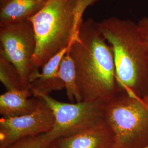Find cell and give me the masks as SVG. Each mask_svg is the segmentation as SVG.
<instances>
[{"label": "cell", "mask_w": 148, "mask_h": 148, "mask_svg": "<svg viewBox=\"0 0 148 148\" xmlns=\"http://www.w3.org/2000/svg\"><path fill=\"white\" fill-rule=\"evenodd\" d=\"M99 26L111 46L117 78L124 92L143 97L148 95V47L137 23L110 17Z\"/></svg>", "instance_id": "obj_2"}, {"label": "cell", "mask_w": 148, "mask_h": 148, "mask_svg": "<svg viewBox=\"0 0 148 148\" xmlns=\"http://www.w3.org/2000/svg\"><path fill=\"white\" fill-rule=\"evenodd\" d=\"M43 101L33 97L31 88L6 90L0 95V114L5 118L25 115L36 111Z\"/></svg>", "instance_id": "obj_9"}, {"label": "cell", "mask_w": 148, "mask_h": 148, "mask_svg": "<svg viewBox=\"0 0 148 148\" xmlns=\"http://www.w3.org/2000/svg\"><path fill=\"white\" fill-rule=\"evenodd\" d=\"M103 109L104 120L115 135L113 148L148 146V95L137 97L123 92Z\"/></svg>", "instance_id": "obj_4"}, {"label": "cell", "mask_w": 148, "mask_h": 148, "mask_svg": "<svg viewBox=\"0 0 148 148\" xmlns=\"http://www.w3.org/2000/svg\"><path fill=\"white\" fill-rule=\"evenodd\" d=\"M38 98L45 101L54 116V123L51 131L40 135L45 146L60 138L79 132L104 120V103L86 101L67 103L57 101L49 95H41Z\"/></svg>", "instance_id": "obj_5"}, {"label": "cell", "mask_w": 148, "mask_h": 148, "mask_svg": "<svg viewBox=\"0 0 148 148\" xmlns=\"http://www.w3.org/2000/svg\"><path fill=\"white\" fill-rule=\"evenodd\" d=\"M48 0H6L1 4L0 26L28 20Z\"/></svg>", "instance_id": "obj_10"}, {"label": "cell", "mask_w": 148, "mask_h": 148, "mask_svg": "<svg viewBox=\"0 0 148 148\" xmlns=\"http://www.w3.org/2000/svg\"><path fill=\"white\" fill-rule=\"evenodd\" d=\"M69 52L82 101L105 103L124 92L117 78L112 48L98 22L92 18L83 21Z\"/></svg>", "instance_id": "obj_1"}, {"label": "cell", "mask_w": 148, "mask_h": 148, "mask_svg": "<svg viewBox=\"0 0 148 148\" xmlns=\"http://www.w3.org/2000/svg\"><path fill=\"white\" fill-rule=\"evenodd\" d=\"M45 148H57V147L54 145V144L53 143H50L49 144L47 145L45 147Z\"/></svg>", "instance_id": "obj_16"}, {"label": "cell", "mask_w": 148, "mask_h": 148, "mask_svg": "<svg viewBox=\"0 0 148 148\" xmlns=\"http://www.w3.org/2000/svg\"><path fill=\"white\" fill-rule=\"evenodd\" d=\"M0 81L7 90L23 88L16 69L2 56H0Z\"/></svg>", "instance_id": "obj_13"}, {"label": "cell", "mask_w": 148, "mask_h": 148, "mask_svg": "<svg viewBox=\"0 0 148 148\" xmlns=\"http://www.w3.org/2000/svg\"><path fill=\"white\" fill-rule=\"evenodd\" d=\"M56 77L63 81L70 101L79 103L82 101L76 82L75 63L69 52L63 59Z\"/></svg>", "instance_id": "obj_11"}, {"label": "cell", "mask_w": 148, "mask_h": 148, "mask_svg": "<svg viewBox=\"0 0 148 148\" xmlns=\"http://www.w3.org/2000/svg\"><path fill=\"white\" fill-rule=\"evenodd\" d=\"M71 44L49 59L42 67V72L39 71L31 75L30 77V85L36 79L45 80L56 77L63 59L69 52Z\"/></svg>", "instance_id": "obj_12"}, {"label": "cell", "mask_w": 148, "mask_h": 148, "mask_svg": "<svg viewBox=\"0 0 148 148\" xmlns=\"http://www.w3.org/2000/svg\"><path fill=\"white\" fill-rule=\"evenodd\" d=\"M40 136L24 138L5 148H45Z\"/></svg>", "instance_id": "obj_14"}, {"label": "cell", "mask_w": 148, "mask_h": 148, "mask_svg": "<svg viewBox=\"0 0 148 148\" xmlns=\"http://www.w3.org/2000/svg\"><path fill=\"white\" fill-rule=\"evenodd\" d=\"M99 0H48L28 20L36 40L32 65L39 71L49 59L68 47L77 35L86 10Z\"/></svg>", "instance_id": "obj_3"}, {"label": "cell", "mask_w": 148, "mask_h": 148, "mask_svg": "<svg viewBox=\"0 0 148 148\" xmlns=\"http://www.w3.org/2000/svg\"><path fill=\"white\" fill-rule=\"evenodd\" d=\"M148 148V146H147V147H144V148Z\"/></svg>", "instance_id": "obj_18"}, {"label": "cell", "mask_w": 148, "mask_h": 148, "mask_svg": "<svg viewBox=\"0 0 148 148\" xmlns=\"http://www.w3.org/2000/svg\"><path fill=\"white\" fill-rule=\"evenodd\" d=\"M5 1H6V0H0V3H1V4L3 2H4Z\"/></svg>", "instance_id": "obj_17"}, {"label": "cell", "mask_w": 148, "mask_h": 148, "mask_svg": "<svg viewBox=\"0 0 148 148\" xmlns=\"http://www.w3.org/2000/svg\"><path fill=\"white\" fill-rule=\"evenodd\" d=\"M0 56L14 67L21 87L31 88L30 77L34 72L32 65L36 48L34 29L29 20L0 26Z\"/></svg>", "instance_id": "obj_6"}, {"label": "cell", "mask_w": 148, "mask_h": 148, "mask_svg": "<svg viewBox=\"0 0 148 148\" xmlns=\"http://www.w3.org/2000/svg\"><path fill=\"white\" fill-rule=\"evenodd\" d=\"M138 29L148 47V16H143L137 23Z\"/></svg>", "instance_id": "obj_15"}, {"label": "cell", "mask_w": 148, "mask_h": 148, "mask_svg": "<svg viewBox=\"0 0 148 148\" xmlns=\"http://www.w3.org/2000/svg\"><path fill=\"white\" fill-rule=\"evenodd\" d=\"M54 123L53 112L43 101L36 111L21 116L0 119V148L29 137L51 131Z\"/></svg>", "instance_id": "obj_7"}, {"label": "cell", "mask_w": 148, "mask_h": 148, "mask_svg": "<svg viewBox=\"0 0 148 148\" xmlns=\"http://www.w3.org/2000/svg\"><path fill=\"white\" fill-rule=\"evenodd\" d=\"M57 148H113L115 135L104 120L95 125L53 142Z\"/></svg>", "instance_id": "obj_8"}]
</instances>
